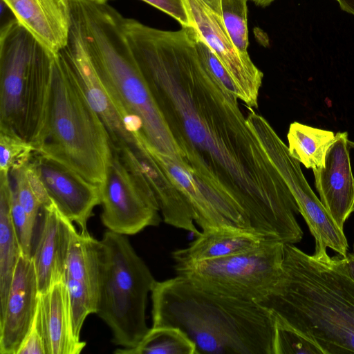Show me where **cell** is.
<instances>
[{
  "instance_id": "1",
  "label": "cell",
  "mask_w": 354,
  "mask_h": 354,
  "mask_svg": "<svg viewBox=\"0 0 354 354\" xmlns=\"http://www.w3.org/2000/svg\"><path fill=\"white\" fill-rule=\"evenodd\" d=\"M133 55L202 191L241 210L253 232L289 243L301 232L297 205L237 96L200 58L189 30L149 28Z\"/></svg>"
},
{
  "instance_id": "2",
  "label": "cell",
  "mask_w": 354,
  "mask_h": 354,
  "mask_svg": "<svg viewBox=\"0 0 354 354\" xmlns=\"http://www.w3.org/2000/svg\"><path fill=\"white\" fill-rule=\"evenodd\" d=\"M314 342L323 354L354 353V281L344 257L284 244L280 277L259 303Z\"/></svg>"
},
{
  "instance_id": "3",
  "label": "cell",
  "mask_w": 354,
  "mask_h": 354,
  "mask_svg": "<svg viewBox=\"0 0 354 354\" xmlns=\"http://www.w3.org/2000/svg\"><path fill=\"white\" fill-rule=\"evenodd\" d=\"M123 17L106 3L71 1V26L129 130L153 150L185 162L129 47Z\"/></svg>"
},
{
  "instance_id": "4",
  "label": "cell",
  "mask_w": 354,
  "mask_h": 354,
  "mask_svg": "<svg viewBox=\"0 0 354 354\" xmlns=\"http://www.w3.org/2000/svg\"><path fill=\"white\" fill-rule=\"evenodd\" d=\"M152 327L180 329L196 354H273L275 319L260 304L214 292L189 279L155 283Z\"/></svg>"
},
{
  "instance_id": "5",
  "label": "cell",
  "mask_w": 354,
  "mask_h": 354,
  "mask_svg": "<svg viewBox=\"0 0 354 354\" xmlns=\"http://www.w3.org/2000/svg\"><path fill=\"white\" fill-rule=\"evenodd\" d=\"M0 33V129L37 151L46 129L56 55L15 18Z\"/></svg>"
},
{
  "instance_id": "6",
  "label": "cell",
  "mask_w": 354,
  "mask_h": 354,
  "mask_svg": "<svg viewBox=\"0 0 354 354\" xmlns=\"http://www.w3.org/2000/svg\"><path fill=\"white\" fill-rule=\"evenodd\" d=\"M100 185L111 155L109 133L63 55L56 54L46 133L37 151Z\"/></svg>"
},
{
  "instance_id": "7",
  "label": "cell",
  "mask_w": 354,
  "mask_h": 354,
  "mask_svg": "<svg viewBox=\"0 0 354 354\" xmlns=\"http://www.w3.org/2000/svg\"><path fill=\"white\" fill-rule=\"evenodd\" d=\"M96 313L112 332L113 343L133 348L149 331L148 294L156 282L126 235L106 230L102 239Z\"/></svg>"
},
{
  "instance_id": "8",
  "label": "cell",
  "mask_w": 354,
  "mask_h": 354,
  "mask_svg": "<svg viewBox=\"0 0 354 354\" xmlns=\"http://www.w3.org/2000/svg\"><path fill=\"white\" fill-rule=\"evenodd\" d=\"M284 244L263 240L245 252L175 265L174 268L177 275L205 290L258 304L269 294L280 277Z\"/></svg>"
},
{
  "instance_id": "9",
  "label": "cell",
  "mask_w": 354,
  "mask_h": 354,
  "mask_svg": "<svg viewBox=\"0 0 354 354\" xmlns=\"http://www.w3.org/2000/svg\"><path fill=\"white\" fill-rule=\"evenodd\" d=\"M100 216L107 230L133 235L160 221L156 199L137 168L128 147L111 145V155L100 187Z\"/></svg>"
},
{
  "instance_id": "10",
  "label": "cell",
  "mask_w": 354,
  "mask_h": 354,
  "mask_svg": "<svg viewBox=\"0 0 354 354\" xmlns=\"http://www.w3.org/2000/svg\"><path fill=\"white\" fill-rule=\"evenodd\" d=\"M248 109V123L291 192L299 214L315 238V252L330 248L346 257L348 244L344 230L338 227L313 192L301 171L300 162L290 155L288 146L268 120L252 108Z\"/></svg>"
},
{
  "instance_id": "11",
  "label": "cell",
  "mask_w": 354,
  "mask_h": 354,
  "mask_svg": "<svg viewBox=\"0 0 354 354\" xmlns=\"http://www.w3.org/2000/svg\"><path fill=\"white\" fill-rule=\"evenodd\" d=\"M193 26L222 64L236 90L239 100L248 107L257 108L263 73L248 53L238 50L230 37L221 15L203 0H185Z\"/></svg>"
},
{
  "instance_id": "12",
  "label": "cell",
  "mask_w": 354,
  "mask_h": 354,
  "mask_svg": "<svg viewBox=\"0 0 354 354\" xmlns=\"http://www.w3.org/2000/svg\"><path fill=\"white\" fill-rule=\"evenodd\" d=\"M30 162L59 211L82 232L94 208L100 205V186L64 165L35 151Z\"/></svg>"
},
{
  "instance_id": "13",
  "label": "cell",
  "mask_w": 354,
  "mask_h": 354,
  "mask_svg": "<svg viewBox=\"0 0 354 354\" xmlns=\"http://www.w3.org/2000/svg\"><path fill=\"white\" fill-rule=\"evenodd\" d=\"M39 292L32 257L21 254L0 312V353L17 354L33 323Z\"/></svg>"
},
{
  "instance_id": "14",
  "label": "cell",
  "mask_w": 354,
  "mask_h": 354,
  "mask_svg": "<svg viewBox=\"0 0 354 354\" xmlns=\"http://www.w3.org/2000/svg\"><path fill=\"white\" fill-rule=\"evenodd\" d=\"M347 132L335 134L327 151L324 166L313 169L319 199L338 227L344 230L346 221L354 212V177Z\"/></svg>"
},
{
  "instance_id": "15",
  "label": "cell",
  "mask_w": 354,
  "mask_h": 354,
  "mask_svg": "<svg viewBox=\"0 0 354 354\" xmlns=\"http://www.w3.org/2000/svg\"><path fill=\"white\" fill-rule=\"evenodd\" d=\"M59 53L73 72L89 104L103 122L111 145L123 147L136 143V136L129 130L112 103L72 26L68 43Z\"/></svg>"
},
{
  "instance_id": "16",
  "label": "cell",
  "mask_w": 354,
  "mask_h": 354,
  "mask_svg": "<svg viewBox=\"0 0 354 354\" xmlns=\"http://www.w3.org/2000/svg\"><path fill=\"white\" fill-rule=\"evenodd\" d=\"M128 146L139 171L153 192L165 223L198 235L194 214L189 201L173 180L157 162L142 137Z\"/></svg>"
},
{
  "instance_id": "17",
  "label": "cell",
  "mask_w": 354,
  "mask_h": 354,
  "mask_svg": "<svg viewBox=\"0 0 354 354\" xmlns=\"http://www.w3.org/2000/svg\"><path fill=\"white\" fill-rule=\"evenodd\" d=\"M41 209L43 221L32 259L39 294H44L55 283L64 280L68 247L75 226L53 202Z\"/></svg>"
},
{
  "instance_id": "18",
  "label": "cell",
  "mask_w": 354,
  "mask_h": 354,
  "mask_svg": "<svg viewBox=\"0 0 354 354\" xmlns=\"http://www.w3.org/2000/svg\"><path fill=\"white\" fill-rule=\"evenodd\" d=\"M15 18L54 54L64 48L71 27V0H1Z\"/></svg>"
},
{
  "instance_id": "19",
  "label": "cell",
  "mask_w": 354,
  "mask_h": 354,
  "mask_svg": "<svg viewBox=\"0 0 354 354\" xmlns=\"http://www.w3.org/2000/svg\"><path fill=\"white\" fill-rule=\"evenodd\" d=\"M35 318L41 328L47 354H78L86 342L73 330L68 295L64 280L39 294Z\"/></svg>"
},
{
  "instance_id": "20",
  "label": "cell",
  "mask_w": 354,
  "mask_h": 354,
  "mask_svg": "<svg viewBox=\"0 0 354 354\" xmlns=\"http://www.w3.org/2000/svg\"><path fill=\"white\" fill-rule=\"evenodd\" d=\"M100 240L88 232L72 231L64 281L68 292L84 293L98 300L101 268ZM98 303V302H97Z\"/></svg>"
},
{
  "instance_id": "21",
  "label": "cell",
  "mask_w": 354,
  "mask_h": 354,
  "mask_svg": "<svg viewBox=\"0 0 354 354\" xmlns=\"http://www.w3.org/2000/svg\"><path fill=\"white\" fill-rule=\"evenodd\" d=\"M145 144L157 162L189 201L194 212V221L203 231L237 230L218 208L205 195L186 163L162 154L151 149L146 142Z\"/></svg>"
},
{
  "instance_id": "22",
  "label": "cell",
  "mask_w": 354,
  "mask_h": 354,
  "mask_svg": "<svg viewBox=\"0 0 354 354\" xmlns=\"http://www.w3.org/2000/svg\"><path fill=\"white\" fill-rule=\"evenodd\" d=\"M263 240L245 231H202L187 247L174 251L172 257L175 265L216 259L251 250Z\"/></svg>"
},
{
  "instance_id": "23",
  "label": "cell",
  "mask_w": 354,
  "mask_h": 354,
  "mask_svg": "<svg viewBox=\"0 0 354 354\" xmlns=\"http://www.w3.org/2000/svg\"><path fill=\"white\" fill-rule=\"evenodd\" d=\"M11 192L10 176L0 174V312L5 307L22 253L11 215Z\"/></svg>"
},
{
  "instance_id": "24",
  "label": "cell",
  "mask_w": 354,
  "mask_h": 354,
  "mask_svg": "<svg viewBox=\"0 0 354 354\" xmlns=\"http://www.w3.org/2000/svg\"><path fill=\"white\" fill-rule=\"evenodd\" d=\"M335 138L331 131L294 122L287 134L288 147L293 158L307 169H315L324 166L327 151Z\"/></svg>"
},
{
  "instance_id": "25",
  "label": "cell",
  "mask_w": 354,
  "mask_h": 354,
  "mask_svg": "<svg viewBox=\"0 0 354 354\" xmlns=\"http://www.w3.org/2000/svg\"><path fill=\"white\" fill-rule=\"evenodd\" d=\"M116 354H196L194 342L176 327H152L133 348H118Z\"/></svg>"
},
{
  "instance_id": "26",
  "label": "cell",
  "mask_w": 354,
  "mask_h": 354,
  "mask_svg": "<svg viewBox=\"0 0 354 354\" xmlns=\"http://www.w3.org/2000/svg\"><path fill=\"white\" fill-rule=\"evenodd\" d=\"M248 0H221V17L234 44L243 53H248Z\"/></svg>"
},
{
  "instance_id": "27",
  "label": "cell",
  "mask_w": 354,
  "mask_h": 354,
  "mask_svg": "<svg viewBox=\"0 0 354 354\" xmlns=\"http://www.w3.org/2000/svg\"><path fill=\"white\" fill-rule=\"evenodd\" d=\"M35 147L18 135L0 129V174L10 175L14 168L29 161Z\"/></svg>"
},
{
  "instance_id": "28",
  "label": "cell",
  "mask_w": 354,
  "mask_h": 354,
  "mask_svg": "<svg viewBox=\"0 0 354 354\" xmlns=\"http://www.w3.org/2000/svg\"><path fill=\"white\" fill-rule=\"evenodd\" d=\"M274 319L273 354H323L314 342L292 327Z\"/></svg>"
},
{
  "instance_id": "29",
  "label": "cell",
  "mask_w": 354,
  "mask_h": 354,
  "mask_svg": "<svg viewBox=\"0 0 354 354\" xmlns=\"http://www.w3.org/2000/svg\"><path fill=\"white\" fill-rule=\"evenodd\" d=\"M169 15L179 22L182 27L193 26L185 0H142Z\"/></svg>"
},
{
  "instance_id": "30",
  "label": "cell",
  "mask_w": 354,
  "mask_h": 354,
  "mask_svg": "<svg viewBox=\"0 0 354 354\" xmlns=\"http://www.w3.org/2000/svg\"><path fill=\"white\" fill-rule=\"evenodd\" d=\"M17 354H47L42 332L35 317Z\"/></svg>"
},
{
  "instance_id": "31",
  "label": "cell",
  "mask_w": 354,
  "mask_h": 354,
  "mask_svg": "<svg viewBox=\"0 0 354 354\" xmlns=\"http://www.w3.org/2000/svg\"><path fill=\"white\" fill-rule=\"evenodd\" d=\"M344 266L349 277L354 281V252L344 257Z\"/></svg>"
},
{
  "instance_id": "32",
  "label": "cell",
  "mask_w": 354,
  "mask_h": 354,
  "mask_svg": "<svg viewBox=\"0 0 354 354\" xmlns=\"http://www.w3.org/2000/svg\"><path fill=\"white\" fill-rule=\"evenodd\" d=\"M340 8L351 15H354V0H335Z\"/></svg>"
},
{
  "instance_id": "33",
  "label": "cell",
  "mask_w": 354,
  "mask_h": 354,
  "mask_svg": "<svg viewBox=\"0 0 354 354\" xmlns=\"http://www.w3.org/2000/svg\"><path fill=\"white\" fill-rule=\"evenodd\" d=\"M215 12L221 15V0H203Z\"/></svg>"
},
{
  "instance_id": "34",
  "label": "cell",
  "mask_w": 354,
  "mask_h": 354,
  "mask_svg": "<svg viewBox=\"0 0 354 354\" xmlns=\"http://www.w3.org/2000/svg\"><path fill=\"white\" fill-rule=\"evenodd\" d=\"M257 5L260 6H267L270 5L274 0H252Z\"/></svg>"
},
{
  "instance_id": "35",
  "label": "cell",
  "mask_w": 354,
  "mask_h": 354,
  "mask_svg": "<svg viewBox=\"0 0 354 354\" xmlns=\"http://www.w3.org/2000/svg\"><path fill=\"white\" fill-rule=\"evenodd\" d=\"M90 1H96V2H99V3H106V1L109 0H90Z\"/></svg>"
}]
</instances>
